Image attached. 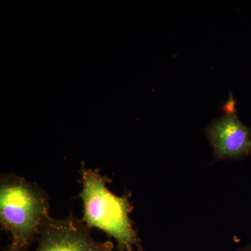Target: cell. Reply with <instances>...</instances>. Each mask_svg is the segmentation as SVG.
I'll list each match as a JSON object with an SVG mask.
<instances>
[{"label":"cell","instance_id":"1","mask_svg":"<svg viewBox=\"0 0 251 251\" xmlns=\"http://www.w3.org/2000/svg\"><path fill=\"white\" fill-rule=\"evenodd\" d=\"M80 175L82 222L89 229H100L115 239L117 251H145L129 217L133 206L128 194L117 196L110 192L106 186L110 179L99 171L82 166Z\"/></svg>","mask_w":251,"mask_h":251},{"label":"cell","instance_id":"2","mask_svg":"<svg viewBox=\"0 0 251 251\" xmlns=\"http://www.w3.org/2000/svg\"><path fill=\"white\" fill-rule=\"evenodd\" d=\"M50 217L49 198L40 186L14 174L1 175L0 222L12 237L3 251H27Z\"/></svg>","mask_w":251,"mask_h":251},{"label":"cell","instance_id":"3","mask_svg":"<svg viewBox=\"0 0 251 251\" xmlns=\"http://www.w3.org/2000/svg\"><path fill=\"white\" fill-rule=\"evenodd\" d=\"M224 115L205 128L216 159L241 160L251 154V127L239 120L237 101L232 93L222 107Z\"/></svg>","mask_w":251,"mask_h":251},{"label":"cell","instance_id":"4","mask_svg":"<svg viewBox=\"0 0 251 251\" xmlns=\"http://www.w3.org/2000/svg\"><path fill=\"white\" fill-rule=\"evenodd\" d=\"M34 251H113L111 241L99 242L91 236L82 220L73 216L46 221Z\"/></svg>","mask_w":251,"mask_h":251},{"label":"cell","instance_id":"5","mask_svg":"<svg viewBox=\"0 0 251 251\" xmlns=\"http://www.w3.org/2000/svg\"><path fill=\"white\" fill-rule=\"evenodd\" d=\"M234 251H251V245L247 246V247Z\"/></svg>","mask_w":251,"mask_h":251}]
</instances>
